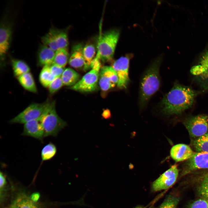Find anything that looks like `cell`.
I'll return each mask as SVG.
<instances>
[{
  "instance_id": "1",
  "label": "cell",
  "mask_w": 208,
  "mask_h": 208,
  "mask_svg": "<svg viewBox=\"0 0 208 208\" xmlns=\"http://www.w3.org/2000/svg\"><path fill=\"white\" fill-rule=\"evenodd\" d=\"M196 95L191 88L176 83L160 102V112L167 116L180 114L191 107Z\"/></svg>"
},
{
  "instance_id": "2",
  "label": "cell",
  "mask_w": 208,
  "mask_h": 208,
  "mask_svg": "<svg viewBox=\"0 0 208 208\" xmlns=\"http://www.w3.org/2000/svg\"><path fill=\"white\" fill-rule=\"evenodd\" d=\"M162 57L154 60L144 72L140 85L139 105L140 109L146 106L150 98L159 89L160 85L159 73Z\"/></svg>"
},
{
  "instance_id": "3",
  "label": "cell",
  "mask_w": 208,
  "mask_h": 208,
  "mask_svg": "<svg viewBox=\"0 0 208 208\" xmlns=\"http://www.w3.org/2000/svg\"><path fill=\"white\" fill-rule=\"evenodd\" d=\"M44 137L56 136L59 132L67 126L66 122L58 115L55 100H49L47 106L40 118Z\"/></svg>"
},
{
  "instance_id": "4",
  "label": "cell",
  "mask_w": 208,
  "mask_h": 208,
  "mask_svg": "<svg viewBox=\"0 0 208 208\" xmlns=\"http://www.w3.org/2000/svg\"><path fill=\"white\" fill-rule=\"evenodd\" d=\"M120 35L119 30L114 29L102 33L97 45L96 57L103 62L111 61L113 57Z\"/></svg>"
},
{
  "instance_id": "5",
  "label": "cell",
  "mask_w": 208,
  "mask_h": 208,
  "mask_svg": "<svg viewBox=\"0 0 208 208\" xmlns=\"http://www.w3.org/2000/svg\"><path fill=\"white\" fill-rule=\"evenodd\" d=\"M100 61L95 57L91 65L92 69L70 88L81 92H90L97 88L101 64Z\"/></svg>"
},
{
  "instance_id": "6",
  "label": "cell",
  "mask_w": 208,
  "mask_h": 208,
  "mask_svg": "<svg viewBox=\"0 0 208 208\" xmlns=\"http://www.w3.org/2000/svg\"><path fill=\"white\" fill-rule=\"evenodd\" d=\"M49 101L41 103H34L30 104L23 111L11 119V124H24L29 121L40 118L45 111Z\"/></svg>"
},
{
  "instance_id": "7",
  "label": "cell",
  "mask_w": 208,
  "mask_h": 208,
  "mask_svg": "<svg viewBox=\"0 0 208 208\" xmlns=\"http://www.w3.org/2000/svg\"><path fill=\"white\" fill-rule=\"evenodd\" d=\"M42 44L48 47L55 52L61 49H67L68 45V35L64 30L54 27L41 38Z\"/></svg>"
},
{
  "instance_id": "8",
  "label": "cell",
  "mask_w": 208,
  "mask_h": 208,
  "mask_svg": "<svg viewBox=\"0 0 208 208\" xmlns=\"http://www.w3.org/2000/svg\"><path fill=\"white\" fill-rule=\"evenodd\" d=\"M184 124L190 136L198 138L207 132L208 116L202 115L192 116L185 120Z\"/></svg>"
},
{
  "instance_id": "9",
  "label": "cell",
  "mask_w": 208,
  "mask_h": 208,
  "mask_svg": "<svg viewBox=\"0 0 208 208\" xmlns=\"http://www.w3.org/2000/svg\"><path fill=\"white\" fill-rule=\"evenodd\" d=\"M131 56L127 55L121 57L112 66L118 75V81L117 85L120 88H126L129 81V69Z\"/></svg>"
},
{
  "instance_id": "10",
  "label": "cell",
  "mask_w": 208,
  "mask_h": 208,
  "mask_svg": "<svg viewBox=\"0 0 208 208\" xmlns=\"http://www.w3.org/2000/svg\"><path fill=\"white\" fill-rule=\"evenodd\" d=\"M178 174L177 166L173 165L153 182L152 190L156 192L168 188L175 183Z\"/></svg>"
},
{
  "instance_id": "11",
  "label": "cell",
  "mask_w": 208,
  "mask_h": 208,
  "mask_svg": "<svg viewBox=\"0 0 208 208\" xmlns=\"http://www.w3.org/2000/svg\"><path fill=\"white\" fill-rule=\"evenodd\" d=\"M12 25L5 18L1 21L0 29V55L1 61H4L11 43Z\"/></svg>"
},
{
  "instance_id": "12",
  "label": "cell",
  "mask_w": 208,
  "mask_h": 208,
  "mask_svg": "<svg viewBox=\"0 0 208 208\" xmlns=\"http://www.w3.org/2000/svg\"><path fill=\"white\" fill-rule=\"evenodd\" d=\"M118 81L117 74L112 66H104L101 68L99 83L101 90L108 91L117 85Z\"/></svg>"
},
{
  "instance_id": "13",
  "label": "cell",
  "mask_w": 208,
  "mask_h": 208,
  "mask_svg": "<svg viewBox=\"0 0 208 208\" xmlns=\"http://www.w3.org/2000/svg\"><path fill=\"white\" fill-rule=\"evenodd\" d=\"M208 169V152L195 153L183 167V176L197 170Z\"/></svg>"
},
{
  "instance_id": "14",
  "label": "cell",
  "mask_w": 208,
  "mask_h": 208,
  "mask_svg": "<svg viewBox=\"0 0 208 208\" xmlns=\"http://www.w3.org/2000/svg\"><path fill=\"white\" fill-rule=\"evenodd\" d=\"M192 74L208 86V47L200 57L197 64L190 70Z\"/></svg>"
},
{
  "instance_id": "15",
  "label": "cell",
  "mask_w": 208,
  "mask_h": 208,
  "mask_svg": "<svg viewBox=\"0 0 208 208\" xmlns=\"http://www.w3.org/2000/svg\"><path fill=\"white\" fill-rule=\"evenodd\" d=\"M40 118L24 124L22 135L42 140L44 138V131Z\"/></svg>"
},
{
  "instance_id": "16",
  "label": "cell",
  "mask_w": 208,
  "mask_h": 208,
  "mask_svg": "<svg viewBox=\"0 0 208 208\" xmlns=\"http://www.w3.org/2000/svg\"><path fill=\"white\" fill-rule=\"evenodd\" d=\"M195 153L189 146L183 144L174 146L170 151L171 157L176 162L188 159Z\"/></svg>"
},
{
  "instance_id": "17",
  "label": "cell",
  "mask_w": 208,
  "mask_h": 208,
  "mask_svg": "<svg viewBox=\"0 0 208 208\" xmlns=\"http://www.w3.org/2000/svg\"><path fill=\"white\" fill-rule=\"evenodd\" d=\"M55 51L43 44L41 45L37 53V65L39 66H50L53 62Z\"/></svg>"
},
{
  "instance_id": "18",
  "label": "cell",
  "mask_w": 208,
  "mask_h": 208,
  "mask_svg": "<svg viewBox=\"0 0 208 208\" xmlns=\"http://www.w3.org/2000/svg\"><path fill=\"white\" fill-rule=\"evenodd\" d=\"M83 48L81 44H78L73 47L68 60L69 64L71 67L75 68L84 67Z\"/></svg>"
},
{
  "instance_id": "19",
  "label": "cell",
  "mask_w": 208,
  "mask_h": 208,
  "mask_svg": "<svg viewBox=\"0 0 208 208\" xmlns=\"http://www.w3.org/2000/svg\"><path fill=\"white\" fill-rule=\"evenodd\" d=\"M10 208H41L36 202L33 201L30 197L23 193L18 194L12 201Z\"/></svg>"
},
{
  "instance_id": "20",
  "label": "cell",
  "mask_w": 208,
  "mask_h": 208,
  "mask_svg": "<svg viewBox=\"0 0 208 208\" xmlns=\"http://www.w3.org/2000/svg\"><path fill=\"white\" fill-rule=\"evenodd\" d=\"M17 79L19 83L25 90L34 93L37 92L34 78L30 72L21 75Z\"/></svg>"
},
{
  "instance_id": "21",
  "label": "cell",
  "mask_w": 208,
  "mask_h": 208,
  "mask_svg": "<svg viewBox=\"0 0 208 208\" xmlns=\"http://www.w3.org/2000/svg\"><path fill=\"white\" fill-rule=\"evenodd\" d=\"M61 77L64 85L71 87L80 80V76L76 71L68 68L65 69Z\"/></svg>"
},
{
  "instance_id": "22",
  "label": "cell",
  "mask_w": 208,
  "mask_h": 208,
  "mask_svg": "<svg viewBox=\"0 0 208 208\" xmlns=\"http://www.w3.org/2000/svg\"><path fill=\"white\" fill-rule=\"evenodd\" d=\"M96 50L94 46L88 44L83 47V55L84 61V69L85 71L91 68L92 63L95 57Z\"/></svg>"
},
{
  "instance_id": "23",
  "label": "cell",
  "mask_w": 208,
  "mask_h": 208,
  "mask_svg": "<svg viewBox=\"0 0 208 208\" xmlns=\"http://www.w3.org/2000/svg\"><path fill=\"white\" fill-rule=\"evenodd\" d=\"M11 62L14 75L17 78L24 74L30 72L29 66L24 61L13 59L12 60Z\"/></svg>"
},
{
  "instance_id": "24",
  "label": "cell",
  "mask_w": 208,
  "mask_h": 208,
  "mask_svg": "<svg viewBox=\"0 0 208 208\" xmlns=\"http://www.w3.org/2000/svg\"><path fill=\"white\" fill-rule=\"evenodd\" d=\"M55 78L50 70V66L43 67L39 74V79L43 87L48 88Z\"/></svg>"
},
{
  "instance_id": "25",
  "label": "cell",
  "mask_w": 208,
  "mask_h": 208,
  "mask_svg": "<svg viewBox=\"0 0 208 208\" xmlns=\"http://www.w3.org/2000/svg\"><path fill=\"white\" fill-rule=\"evenodd\" d=\"M70 56L67 49H61L55 52L53 64L62 67H65L69 58Z\"/></svg>"
},
{
  "instance_id": "26",
  "label": "cell",
  "mask_w": 208,
  "mask_h": 208,
  "mask_svg": "<svg viewBox=\"0 0 208 208\" xmlns=\"http://www.w3.org/2000/svg\"><path fill=\"white\" fill-rule=\"evenodd\" d=\"M193 145L197 152H208V132L194 140Z\"/></svg>"
},
{
  "instance_id": "27",
  "label": "cell",
  "mask_w": 208,
  "mask_h": 208,
  "mask_svg": "<svg viewBox=\"0 0 208 208\" xmlns=\"http://www.w3.org/2000/svg\"><path fill=\"white\" fill-rule=\"evenodd\" d=\"M57 149L55 145L50 142L42 148L41 152V157L42 161L49 160L55 155Z\"/></svg>"
},
{
  "instance_id": "28",
  "label": "cell",
  "mask_w": 208,
  "mask_h": 208,
  "mask_svg": "<svg viewBox=\"0 0 208 208\" xmlns=\"http://www.w3.org/2000/svg\"><path fill=\"white\" fill-rule=\"evenodd\" d=\"M197 191L201 198L208 201V174H206L198 187Z\"/></svg>"
},
{
  "instance_id": "29",
  "label": "cell",
  "mask_w": 208,
  "mask_h": 208,
  "mask_svg": "<svg viewBox=\"0 0 208 208\" xmlns=\"http://www.w3.org/2000/svg\"><path fill=\"white\" fill-rule=\"evenodd\" d=\"M180 198L177 196L170 194L165 199L159 208H176Z\"/></svg>"
},
{
  "instance_id": "30",
  "label": "cell",
  "mask_w": 208,
  "mask_h": 208,
  "mask_svg": "<svg viewBox=\"0 0 208 208\" xmlns=\"http://www.w3.org/2000/svg\"><path fill=\"white\" fill-rule=\"evenodd\" d=\"M63 85L61 77L55 78L47 88L49 94L51 95L55 94Z\"/></svg>"
},
{
  "instance_id": "31",
  "label": "cell",
  "mask_w": 208,
  "mask_h": 208,
  "mask_svg": "<svg viewBox=\"0 0 208 208\" xmlns=\"http://www.w3.org/2000/svg\"><path fill=\"white\" fill-rule=\"evenodd\" d=\"M186 208H208V201L200 198L190 203Z\"/></svg>"
},
{
  "instance_id": "32",
  "label": "cell",
  "mask_w": 208,
  "mask_h": 208,
  "mask_svg": "<svg viewBox=\"0 0 208 208\" xmlns=\"http://www.w3.org/2000/svg\"><path fill=\"white\" fill-rule=\"evenodd\" d=\"M65 69L54 64L50 66V70L55 78L61 77Z\"/></svg>"
},
{
  "instance_id": "33",
  "label": "cell",
  "mask_w": 208,
  "mask_h": 208,
  "mask_svg": "<svg viewBox=\"0 0 208 208\" xmlns=\"http://www.w3.org/2000/svg\"><path fill=\"white\" fill-rule=\"evenodd\" d=\"M6 178L5 175L1 171L0 173V196L3 195V191L6 185Z\"/></svg>"
},
{
  "instance_id": "34",
  "label": "cell",
  "mask_w": 208,
  "mask_h": 208,
  "mask_svg": "<svg viewBox=\"0 0 208 208\" xmlns=\"http://www.w3.org/2000/svg\"><path fill=\"white\" fill-rule=\"evenodd\" d=\"M30 197L32 200L35 202H36L40 198V194L38 192H34Z\"/></svg>"
},
{
  "instance_id": "35",
  "label": "cell",
  "mask_w": 208,
  "mask_h": 208,
  "mask_svg": "<svg viewBox=\"0 0 208 208\" xmlns=\"http://www.w3.org/2000/svg\"><path fill=\"white\" fill-rule=\"evenodd\" d=\"M102 116L105 118H110L111 116L110 113L109 111L106 110L103 112Z\"/></svg>"
},
{
  "instance_id": "36",
  "label": "cell",
  "mask_w": 208,
  "mask_h": 208,
  "mask_svg": "<svg viewBox=\"0 0 208 208\" xmlns=\"http://www.w3.org/2000/svg\"><path fill=\"white\" fill-rule=\"evenodd\" d=\"M135 208H142L140 206H138Z\"/></svg>"
},
{
  "instance_id": "37",
  "label": "cell",
  "mask_w": 208,
  "mask_h": 208,
  "mask_svg": "<svg viewBox=\"0 0 208 208\" xmlns=\"http://www.w3.org/2000/svg\"><path fill=\"white\" fill-rule=\"evenodd\" d=\"M207 174H208V173Z\"/></svg>"
}]
</instances>
